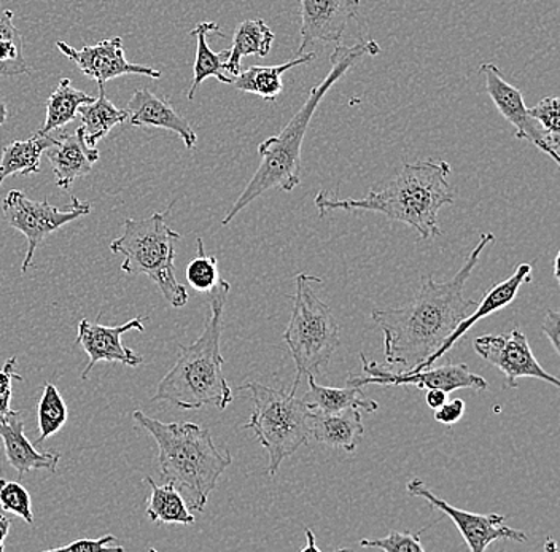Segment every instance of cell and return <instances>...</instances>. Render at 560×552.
Returning <instances> with one entry per match:
<instances>
[{
    "label": "cell",
    "instance_id": "cell-31",
    "mask_svg": "<svg viewBox=\"0 0 560 552\" xmlns=\"http://www.w3.org/2000/svg\"><path fill=\"white\" fill-rule=\"evenodd\" d=\"M38 435L37 445H44L50 436L58 433L68 422V407L65 398L59 394L55 384L48 383L44 386L40 401H38Z\"/></svg>",
    "mask_w": 560,
    "mask_h": 552
},
{
    "label": "cell",
    "instance_id": "cell-2",
    "mask_svg": "<svg viewBox=\"0 0 560 552\" xmlns=\"http://www.w3.org/2000/svg\"><path fill=\"white\" fill-rule=\"evenodd\" d=\"M451 164L444 160H423L405 164L397 177L385 187H374L366 197L339 199L331 191L315 197L318 215L331 211L377 212L394 222H401L419 233L420 239L440 236L438 214L444 205L454 204L450 184Z\"/></svg>",
    "mask_w": 560,
    "mask_h": 552
},
{
    "label": "cell",
    "instance_id": "cell-1",
    "mask_svg": "<svg viewBox=\"0 0 560 552\" xmlns=\"http://www.w3.org/2000/svg\"><path fill=\"white\" fill-rule=\"evenodd\" d=\"M492 233L482 234L457 274L446 282L423 275L416 298L395 309H374L371 320L384 334L385 366L415 369L435 354L454 328L472 313L475 300L465 298V285L489 244Z\"/></svg>",
    "mask_w": 560,
    "mask_h": 552
},
{
    "label": "cell",
    "instance_id": "cell-25",
    "mask_svg": "<svg viewBox=\"0 0 560 552\" xmlns=\"http://www.w3.org/2000/svg\"><path fill=\"white\" fill-rule=\"evenodd\" d=\"M210 34L223 36L220 33L219 24L213 23V21L199 23L190 33V36L196 37V40H198V44H196L195 66H192V73L195 75H192L191 89L188 91V99L190 101L195 99L196 90L209 77H213V79L219 80L220 83H226V85H231V82H233V77L225 75V61L230 51L223 50L220 54H215V51L210 50L208 44Z\"/></svg>",
    "mask_w": 560,
    "mask_h": 552
},
{
    "label": "cell",
    "instance_id": "cell-42",
    "mask_svg": "<svg viewBox=\"0 0 560 552\" xmlns=\"http://www.w3.org/2000/svg\"><path fill=\"white\" fill-rule=\"evenodd\" d=\"M10 403H12V392L0 394V419L5 418L13 411Z\"/></svg>",
    "mask_w": 560,
    "mask_h": 552
},
{
    "label": "cell",
    "instance_id": "cell-35",
    "mask_svg": "<svg viewBox=\"0 0 560 552\" xmlns=\"http://www.w3.org/2000/svg\"><path fill=\"white\" fill-rule=\"evenodd\" d=\"M559 97H545L537 106L528 108V114L538 125L545 129L546 134L551 139L552 145L559 150L560 143V115Z\"/></svg>",
    "mask_w": 560,
    "mask_h": 552
},
{
    "label": "cell",
    "instance_id": "cell-39",
    "mask_svg": "<svg viewBox=\"0 0 560 552\" xmlns=\"http://www.w3.org/2000/svg\"><path fill=\"white\" fill-rule=\"evenodd\" d=\"M23 383V376L16 372V356L7 360L5 366L0 369V394L12 392V383Z\"/></svg>",
    "mask_w": 560,
    "mask_h": 552
},
{
    "label": "cell",
    "instance_id": "cell-9",
    "mask_svg": "<svg viewBox=\"0 0 560 552\" xmlns=\"http://www.w3.org/2000/svg\"><path fill=\"white\" fill-rule=\"evenodd\" d=\"M2 212L7 223L27 239V251L21 265V272L30 271L34 265V255L45 237L58 232L62 226L90 214V202L72 197L66 208H56L48 201H33L20 190L9 191L2 201Z\"/></svg>",
    "mask_w": 560,
    "mask_h": 552
},
{
    "label": "cell",
    "instance_id": "cell-10",
    "mask_svg": "<svg viewBox=\"0 0 560 552\" xmlns=\"http://www.w3.org/2000/svg\"><path fill=\"white\" fill-rule=\"evenodd\" d=\"M362 360V375H353L350 373L348 377V386L366 387H402L415 386L418 389L430 390L441 389L446 394L455 392V390H488L489 384L485 377L475 375L465 363H450V365L438 366V368L418 369V372H392L385 365L371 362L365 354H360Z\"/></svg>",
    "mask_w": 560,
    "mask_h": 552
},
{
    "label": "cell",
    "instance_id": "cell-3",
    "mask_svg": "<svg viewBox=\"0 0 560 552\" xmlns=\"http://www.w3.org/2000/svg\"><path fill=\"white\" fill-rule=\"evenodd\" d=\"M381 54V47L376 40L359 42L348 45H336L331 55V69L324 82L315 85L307 96L303 107L293 115L289 125L278 136L266 139L258 145L260 166L255 171L254 177L244 188L241 197L234 202L223 219V226L230 225L231 220L247 208L250 202L261 197L266 191L278 190L293 191L301 184V149H303L304 136L315 110L320 106L331 86H335L357 64L363 56H376Z\"/></svg>",
    "mask_w": 560,
    "mask_h": 552
},
{
    "label": "cell",
    "instance_id": "cell-17",
    "mask_svg": "<svg viewBox=\"0 0 560 552\" xmlns=\"http://www.w3.org/2000/svg\"><path fill=\"white\" fill-rule=\"evenodd\" d=\"M532 272H534V267H532L530 263L520 265V267L516 268V271L513 272V275H510L505 281L500 282V284L493 285L492 289L486 293L485 298L476 304L472 313L468 314V316L454 328L453 333L446 338V341L443 342V345L438 349L435 354L430 355L422 365L418 366V368L408 369V372H418V369L430 368V366H433V363L443 359V356L446 355L462 338L465 337V333H467L471 327H475V324H478L481 319H486V317L492 316V314L499 313L503 307L510 306V304L516 300L517 292H520L521 286L524 284H530Z\"/></svg>",
    "mask_w": 560,
    "mask_h": 552
},
{
    "label": "cell",
    "instance_id": "cell-15",
    "mask_svg": "<svg viewBox=\"0 0 560 552\" xmlns=\"http://www.w3.org/2000/svg\"><path fill=\"white\" fill-rule=\"evenodd\" d=\"M56 47L62 55L68 56L70 61L75 62L90 79L96 80L97 85H104L108 80L121 75H145L150 79H161V72L149 66L132 64L126 59L125 48L120 37L108 38L82 50H75L66 42H56Z\"/></svg>",
    "mask_w": 560,
    "mask_h": 552
},
{
    "label": "cell",
    "instance_id": "cell-36",
    "mask_svg": "<svg viewBox=\"0 0 560 552\" xmlns=\"http://www.w3.org/2000/svg\"><path fill=\"white\" fill-rule=\"evenodd\" d=\"M114 541H117V537H114V535H104V537L97 538V540L79 538V540H73L72 543L66 544V547L51 548V550L45 552L122 551L121 547H112Z\"/></svg>",
    "mask_w": 560,
    "mask_h": 552
},
{
    "label": "cell",
    "instance_id": "cell-14",
    "mask_svg": "<svg viewBox=\"0 0 560 552\" xmlns=\"http://www.w3.org/2000/svg\"><path fill=\"white\" fill-rule=\"evenodd\" d=\"M147 316H138L135 319L118 325V327H105L100 321L91 324L90 320L79 321V331H77L75 344L82 345L83 351L90 356V363L83 372L82 379H88L91 369L101 362L121 363L126 366L142 365V356L132 352L131 349L122 344V334L131 330H138L140 333L145 331Z\"/></svg>",
    "mask_w": 560,
    "mask_h": 552
},
{
    "label": "cell",
    "instance_id": "cell-33",
    "mask_svg": "<svg viewBox=\"0 0 560 552\" xmlns=\"http://www.w3.org/2000/svg\"><path fill=\"white\" fill-rule=\"evenodd\" d=\"M0 508L21 517L30 526L34 524L33 500H31L30 492L20 482L0 478Z\"/></svg>",
    "mask_w": 560,
    "mask_h": 552
},
{
    "label": "cell",
    "instance_id": "cell-4",
    "mask_svg": "<svg viewBox=\"0 0 560 552\" xmlns=\"http://www.w3.org/2000/svg\"><path fill=\"white\" fill-rule=\"evenodd\" d=\"M136 424L145 428L158 445V468L174 484L191 512L205 513L209 495L233 463L230 450H219L209 428L192 422H166L132 412Z\"/></svg>",
    "mask_w": 560,
    "mask_h": 552
},
{
    "label": "cell",
    "instance_id": "cell-28",
    "mask_svg": "<svg viewBox=\"0 0 560 552\" xmlns=\"http://www.w3.org/2000/svg\"><path fill=\"white\" fill-rule=\"evenodd\" d=\"M79 115L82 118L85 142L90 146H96L115 126L128 121L126 110H120L107 99L104 85H100L97 99L79 107Z\"/></svg>",
    "mask_w": 560,
    "mask_h": 552
},
{
    "label": "cell",
    "instance_id": "cell-13",
    "mask_svg": "<svg viewBox=\"0 0 560 552\" xmlns=\"http://www.w3.org/2000/svg\"><path fill=\"white\" fill-rule=\"evenodd\" d=\"M479 71L486 77V91H488L493 106L505 117L508 124L514 126L516 138L521 141L530 142L542 153L551 156L556 164H559V150L552 145L551 139L546 134L545 129L528 114L523 93L516 86L506 82L502 71L495 64L485 62Z\"/></svg>",
    "mask_w": 560,
    "mask_h": 552
},
{
    "label": "cell",
    "instance_id": "cell-43",
    "mask_svg": "<svg viewBox=\"0 0 560 552\" xmlns=\"http://www.w3.org/2000/svg\"><path fill=\"white\" fill-rule=\"evenodd\" d=\"M304 535H306L307 544H306V547L301 548V552H306V551L320 552V548H318V544L315 543V535H314L313 530L306 529V530H304Z\"/></svg>",
    "mask_w": 560,
    "mask_h": 552
},
{
    "label": "cell",
    "instance_id": "cell-32",
    "mask_svg": "<svg viewBox=\"0 0 560 552\" xmlns=\"http://www.w3.org/2000/svg\"><path fill=\"white\" fill-rule=\"evenodd\" d=\"M196 257L192 258L185 269V275H187L188 284L191 285L192 290L201 293H210L219 282L222 281L219 274V261L215 257H209L205 250V240L201 237L196 239Z\"/></svg>",
    "mask_w": 560,
    "mask_h": 552
},
{
    "label": "cell",
    "instance_id": "cell-7",
    "mask_svg": "<svg viewBox=\"0 0 560 552\" xmlns=\"http://www.w3.org/2000/svg\"><path fill=\"white\" fill-rule=\"evenodd\" d=\"M315 284H322L317 275L306 272L296 275L292 317L283 333V341L296 365L292 387L296 392L303 377H315L325 372L339 348L338 320L332 316L330 306L318 298Z\"/></svg>",
    "mask_w": 560,
    "mask_h": 552
},
{
    "label": "cell",
    "instance_id": "cell-27",
    "mask_svg": "<svg viewBox=\"0 0 560 552\" xmlns=\"http://www.w3.org/2000/svg\"><path fill=\"white\" fill-rule=\"evenodd\" d=\"M150 485V497L147 500V516L152 522L158 524H180V526H191L195 524V516L188 508L180 492L174 488V484L166 482L164 485H158L152 478H145Z\"/></svg>",
    "mask_w": 560,
    "mask_h": 552
},
{
    "label": "cell",
    "instance_id": "cell-40",
    "mask_svg": "<svg viewBox=\"0 0 560 552\" xmlns=\"http://www.w3.org/2000/svg\"><path fill=\"white\" fill-rule=\"evenodd\" d=\"M447 395L450 394H446L441 389H430L425 397L427 404H429V408H432L433 411H436L438 408H441L446 403Z\"/></svg>",
    "mask_w": 560,
    "mask_h": 552
},
{
    "label": "cell",
    "instance_id": "cell-29",
    "mask_svg": "<svg viewBox=\"0 0 560 552\" xmlns=\"http://www.w3.org/2000/svg\"><path fill=\"white\" fill-rule=\"evenodd\" d=\"M94 97L85 91L73 89L69 79H62L58 89L52 91L47 101V120L42 126V134H50L56 129L65 128L70 121L75 120L79 107L93 103Z\"/></svg>",
    "mask_w": 560,
    "mask_h": 552
},
{
    "label": "cell",
    "instance_id": "cell-23",
    "mask_svg": "<svg viewBox=\"0 0 560 552\" xmlns=\"http://www.w3.org/2000/svg\"><path fill=\"white\" fill-rule=\"evenodd\" d=\"M310 390L304 395L303 401L311 408L327 414H336L346 410H362L366 412H376L380 410V403L371 400L362 387H324L315 383L314 376H307Z\"/></svg>",
    "mask_w": 560,
    "mask_h": 552
},
{
    "label": "cell",
    "instance_id": "cell-38",
    "mask_svg": "<svg viewBox=\"0 0 560 552\" xmlns=\"http://www.w3.org/2000/svg\"><path fill=\"white\" fill-rule=\"evenodd\" d=\"M560 313L559 310H546L545 321H542V333L548 337L556 354H560Z\"/></svg>",
    "mask_w": 560,
    "mask_h": 552
},
{
    "label": "cell",
    "instance_id": "cell-6",
    "mask_svg": "<svg viewBox=\"0 0 560 552\" xmlns=\"http://www.w3.org/2000/svg\"><path fill=\"white\" fill-rule=\"evenodd\" d=\"M180 239L182 234L174 232L164 222V214L156 212L149 219H126L121 236L112 240L110 251L125 258L121 263L125 274L147 275L166 302L180 309L190 298L175 275V244Z\"/></svg>",
    "mask_w": 560,
    "mask_h": 552
},
{
    "label": "cell",
    "instance_id": "cell-34",
    "mask_svg": "<svg viewBox=\"0 0 560 552\" xmlns=\"http://www.w3.org/2000/svg\"><path fill=\"white\" fill-rule=\"evenodd\" d=\"M425 530H429V527H425L422 532ZM422 532H392L384 538H363L360 541V547L374 548V550L385 552H423L425 548L420 543Z\"/></svg>",
    "mask_w": 560,
    "mask_h": 552
},
{
    "label": "cell",
    "instance_id": "cell-18",
    "mask_svg": "<svg viewBox=\"0 0 560 552\" xmlns=\"http://www.w3.org/2000/svg\"><path fill=\"white\" fill-rule=\"evenodd\" d=\"M0 439L5 450V459L15 468L18 477L33 470H48L56 473L61 454L52 450H37L24 433V422L20 411H12L0 419Z\"/></svg>",
    "mask_w": 560,
    "mask_h": 552
},
{
    "label": "cell",
    "instance_id": "cell-21",
    "mask_svg": "<svg viewBox=\"0 0 560 552\" xmlns=\"http://www.w3.org/2000/svg\"><path fill=\"white\" fill-rule=\"evenodd\" d=\"M363 433L365 427H363L360 410H346L336 414L314 410L311 438L322 445L346 450V453H355L357 447L362 443Z\"/></svg>",
    "mask_w": 560,
    "mask_h": 552
},
{
    "label": "cell",
    "instance_id": "cell-37",
    "mask_svg": "<svg viewBox=\"0 0 560 552\" xmlns=\"http://www.w3.org/2000/svg\"><path fill=\"white\" fill-rule=\"evenodd\" d=\"M465 401L462 398H454L450 403H444L443 407L438 408L435 412V421L443 425H454L464 418Z\"/></svg>",
    "mask_w": 560,
    "mask_h": 552
},
{
    "label": "cell",
    "instance_id": "cell-44",
    "mask_svg": "<svg viewBox=\"0 0 560 552\" xmlns=\"http://www.w3.org/2000/svg\"><path fill=\"white\" fill-rule=\"evenodd\" d=\"M7 118H9V110H7L5 103L0 101V126L5 125Z\"/></svg>",
    "mask_w": 560,
    "mask_h": 552
},
{
    "label": "cell",
    "instance_id": "cell-12",
    "mask_svg": "<svg viewBox=\"0 0 560 552\" xmlns=\"http://www.w3.org/2000/svg\"><path fill=\"white\" fill-rule=\"evenodd\" d=\"M476 354L482 360L495 366L505 376V386L516 389L520 379L530 377L551 384L552 387H560L558 377L549 375L535 359L528 339L523 331L513 330L510 333L486 334L472 341Z\"/></svg>",
    "mask_w": 560,
    "mask_h": 552
},
{
    "label": "cell",
    "instance_id": "cell-24",
    "mask_svg": "<svg viewBox=\"0 0 560 552\" xmlns=\"http://www.w3.org/2000/svg\"><path fill=\"white\" fill-rule=\"evenodd\" d=\"M59 139L51 134L35 132L27 141H15L3 146L0 156V185L7 177L30 176L40 173L42 155L51 146L58 145Z\"/></svg>",
    "mask_w": 560,
    "mask_h": 552
},
{
    "label": "cell",
    "instance_id": "cell-16",
    "mask_svg": "<svg viewBox=\"0 0 560 552\" xmlns=\"http://www.w3.org/2000/svg\"><path fill=\"white\" fill-rule=\"evenodd\" d=\"M300 3L301 44L303 55L313 44H341L349 21L355 20L360 0H298Z\"/></svg>",
    "mask_w": 560,
    "mask_h": 552
},
{
    "label": "cell",
    "instance_id": "cell-5",
    "mask_svg": "<svg viewBox=\"0 0 560 552\" xmlns=\"http://www.w3.org/2000/svg\"><path fill=\"white\" fill-rule=\"evenodd\" d=\"M230 293L225 279L209 293L210 313L205 331L190 345H178L177 362L158 384L153 401H170L182 410L215 407L225 411L233 401V390L223 373L220 352L223 309Z\"/></svg>",
    "mask_w": 560,
    "mask_h": 552
},
{
    "label": "cell",
    "instance_id": "cell-20",
    "mask_svg": "<svg viewBox=\"0 0 560 552\" xmlns=\"http://www.w3.org/2000/svg\"><path fill=\"white\" fill-rule=\"evenodd\" d=\"M129 125L153 126V128L170 129L180 136L185 146L192 150L198 142L195 129L182 117L170 101L161 99L150 90H136L126 106Z\"/></svg>",
    "mask_w": 560,
    "mask_h": 552
},
{
    "label": "cell",
    "instance_id": "cell-45",
    "mask_svg": "<svg viewBox=\"0 0 560 552\" xmlns=\"http://www.w3.org/2000/svg\"><path fill=\"white\" fill-rule=\"evenodd\" d=\"M559 261H560V255H556L555 258V278L559 281Z\"/></svg>",
    "mask_w": 560,
    "mask_h": 552
},
{
    "label": "cell",
    "instance_id": "cell-22",
    "mask_svg": "<svg viewBox=\"0 0 560 552\" xmlns=\"http://www.w3.org/2000/svg\"><path fill=\"white\" fill-rule=\"evenodd\" d=\"M315 59L314 51L306 55H298L292 61L279 66H250L233 77L231 85L243 93L255 94L265 101H276L283 90L282 75L298 66L311 64Z\"/></svg>",
    "mask_w": 560,
    "mask_h": 552
},
{
    "label": "cell",
    "instance_id": "cell-41",
    "mask_svg": "<svg viewBox=\"0 0 560 552\" xmlns=\"http://www.w3.org/2000/svg\"><path fill=\"white\" fill-rule=\"evenodd\" d=\"M10 527H12V522H10L9 517L0 515V552L5 550V540L9 537Z\"/></svg>",
    "mask_w": 560,
    "mask_h": 552
},
{
    "label": "cell",
    "instance_id": "cell-26",
    "mask_svg": "<svg viewBox=\"0 0 560 552\" xmlns=\"http://www.w3.org/2000/svg\"><path fill=\"white\" fill-rule=\"evenodd\" d=\"M275 33L269 30L265 21L245 20L234 31L233 45H231L230 55L225 61V71L231 73V77L240 75L243 71V58L245 56H265L271 51L272 42H275Z\"/></svg>",
    "mask_w": 560,
    "mask_h": 552
},
{
    "label": "cell",
    "instance_id": "cell-30",
    "mask_svg": "<svg viewBox=\"0 0 560 552\" xmlns=\"http://www.w3.org/2000/svg\"><path fill=\"white\" fill-rule=\"evenodd\" d=\"M30 66L23 55V36L13 24L12 10L0 12V79L27 75Z\"/></svg>",
    "mask_w": 560,
    "mask_h": 552
},
{
    "label": "cell",
    "instance_id": "cell-8",
    "mask_svg": "<svg viewBox=\"0 0 560 552\" xmlns=\"http://www.w3.org/2000/svg\"><path fill=\"white\" fill-rule=\"evenodd\" d=\"M248 390L255 410L243 428L254 430L260 445L268 453L266 473L276 477L283 460L292 457L311 439V410L296 390L272 389L260 383H247L240 390Z\"/></svg>",
    "mask_w": 560,
    "mask_h": 552
},
{
    "label": "cell",
    "instance_id": "cell-19",
    "mask_svg": "<svg viewBox=\"0 0 560 552\" xmlns=\"http://www.w3.org/2000/svg\"><path fill=\"white\" fill-rule=\"evenodd\" d=\"M58 145L48 149L55 181L62 190L72 188L77 178L85 177L93 169V164L100 160V150L85 142L83 128L73 132L61 131Z\"/></svg>",
    "mask_w": 560,
    "mask_h": 552
},
{
    "label": "cell",
    "instance_id": "cell-11",
    "mask_svg": "<svg viewBox=\"0 0 560 552\" xmlns=\"http://www.w3.org/2000/svg\"><path fill=\"white\" fill-rule=\"evenodd\" d=\"M406 491L412 497L425 500L430 506L440 509L441 513H444V516L451 517L471 552H485L495 541L510 540L517 541V543L527 541V535L523 530L506 526L505 516L497 515V513L478 515V513L455 508L446 500L436 497L432 489L427 488L425 482L418 480V478L408 481Z\"/></svg>",
    "mask_w": 560,
    "mask_h": 552
}]
</instances>
